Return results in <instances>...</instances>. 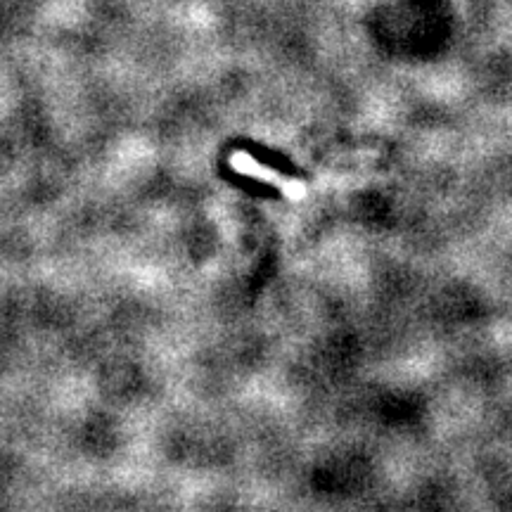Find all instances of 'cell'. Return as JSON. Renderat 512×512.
<instances>
[{
	"label": "cell",
	"instance_id": "obj_1",
	"mask_svg": "<svg viewBox=\"0 0 512 512\" xmlns=\"http://www.w3.org/2000/svg\"><path fill=\"white\" fill-rule=\"evenodd\" d=\"M240 147L247 152L249 157L256 159V162L264 164V166H271V169L278 171V174H285L290 178H306L304 171H299L297 166H294L290 159L285 157V152L271 150V147H264L259 143H240Z\"/></svg>",
	"mask_w": 512,
	"mask_h": 512
},
{
	"label": "cell",
	"instance_id": "obj_2",
	"mask_svg": "<svg viewBox=\"0 0 512 512\" xmlns=\"http://www.w3.org/2000/svg\"><path fill=\"white\" fill-rule=\"evenodd\" d=\"M238 188H242L245 192H249V195H256V197H268V200H280V192L273 188V185L268 183H261L256 181V178H245V176H233L230 178Z\"/></svg>",
	"mask_w": 512,
	"mask_h": 512
}]
</instances>
